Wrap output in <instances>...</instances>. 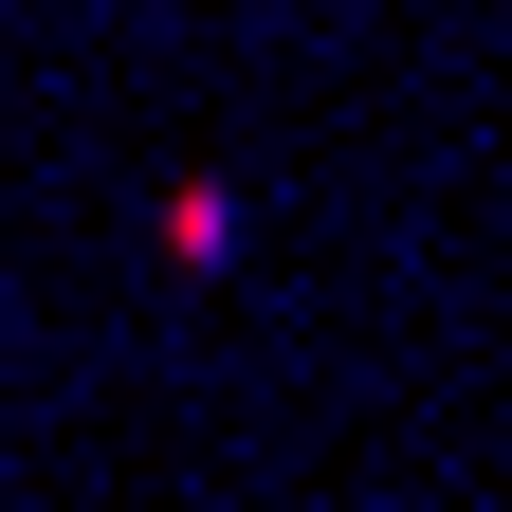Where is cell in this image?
<instances>
[{
    "label": "cell",
    "instance_id": "obj_1",
    "mask_svg": "<svg viewBox=\"0 0 512 512\" xmlns=\"http://www.w3.org/2000/svg\"><path fill=\"white\" fill-rule=\"evenodd\" d=\"M165 256H183V275H220V256H238V202H220V183H183V202H165Z\"/></svg>",
    "mask_w": 512,
    "mask_h": 512
}]
</instances>
